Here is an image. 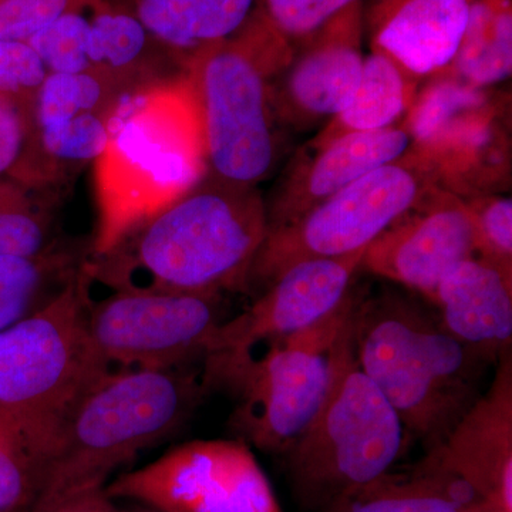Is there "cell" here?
I'll return each instance as SVG.
<instances>
[{"instance_id":"obj_1","label":"cell","mask_w":512,"mask_h":512,"mask_svg":"<svg viewBox=\"0 0 512 512\" xmlns=\"http://www.w3.org/2000/svg\"><path fill=\"white\" fill-rule=\"evenodd\" d=\"M266 234L265 198L258 188L205 173L106 252L84 258V282L109 292L245 291Z\"/></svg>"},{"instance_id":"obj_2","label":"cell","mask_w":512,"mask_h":512,"mask_svg":"<svg viewBox=\"0 0 512 512\" xmlns=\"http://www.w3.org/2000/svg\"><path fill=\"white\" fill-rule=\"evenodd\" d=\"M353 342L363 372L426 451L440 446L481 396L490 363L402 293H360Z\"/></svg>"},{"instance_id":"obj_3","label":"cell","mask_w":512,"mask_h":512,"mask_svg":"<svg viewBox=\"0 0 512 512\" xmlns=\"http://www.w3.org/2000/svg\"><path fill=\"white\" fill-rule=\"evenodd\" d=\"M96 164L100 220L93 255L113 247L207 173L187 74L124 93Z\"/></svg>"},{"instance_id":"obj_4","label":"cell","mask_w":512,"mask_h":512,"mask_svg":"<svg viewBox=\"0 0 512 512\" xmlns=\"http://www.w3.org/2000/svg\"><path fill=\"white\" fill-rule=\"evenodd\" d=\"M204 392L178 369L103 377L60 427L32 508L106 487L117 468L177 429Z\"/></svg>"},{"instance_id":"obj_5","label":"cell","mask_w":512,"mask_h":512,"mask_svg":"<svg viewBox=\"0 0 512 512\" xmlns=\"http://www.w3.org/2000/svg\"><path fill=\"white\" fill-rule=\"evenodd\" d=\"M256 9L237 35L200 53L185 69L198 117L207 174L255 187L278 165L282 127L269 80L292 55Z\"/></svg>"},{"instance_id":"obj_6","label":"cell","mask_w":512,"mask_h":512,"mask_svg":"<svg viewBox=\"0 0 512 512\" xmlns=\"http://www.w3.org/2000/svg\"><path fill=\"white\" fill-rule=\"evenodd\" d=\"M353 315L336 342L325 399L284 454L306 510L322 512L386 476L409 443L402 420L357 362Z\"/></svg>"},{"instance_id":"obj_7","label":"cell","mask_w":512,"mask_h":512,"mask_svg":"<svg viewBox=\"0 0 512 512\" xmlns=\"http://www.w3.org/2000/svg\"><path fill=\"white\" fill-rule=\"evenodd\" d=\"M109 373L87 333L82 269L55 299L0 332V417L49 457L77 402Z\"/></svg>"},{"instance_id":"obj_8","label":"cell","mask_w":512,"mask_h":512,"mask_svg":"<svg viewBox=\"0 0 512 512\" xmlns=\"http://www.w3.org/2000/svg\"><path fill=\"white\" fill-rule=\"evenodd\" d=\"M345 302L315 325L265 345L262 353L204 357L202 384L228 387L237 396L232 426L248 443L285 454L325 399L333 352L360 298Z\"/></svg>"},{"instance_id":"obj_9","label":"cell","mask_w":512,"mask_h":512,"mask_svg":"<svg viewBox=\"0 0 512 512\" xmlns=\"http://www.w3.org/2000/svg\"><path fill=\"white\" fill-rule=\"evenodd\" d=\"M403 126L437 187L463 200L510 188V93L436 74L420 84Z\"/></svg>"},{"instance_id":"obj_10","label":"cell","mask_w":512,"mask_h":512,"mask_svg":"<svg viewBox=\"0 0 512 512\" xmlns=\"http://www.w3.org/2000/svg\"><path fill=\"white\" fill-rule=\"evenodd\" d=\"M434 188L433 175L409 151L320 202L298 220L269 231L252 265L249 286L269 285L292 265L309 259L365 252Z\"/></svg>"},{"instance_id":"obj_11","label":"cell","mask_w":512,"mask_h":512,"mask_svg":"<svg viewBox=\"0 0 512 512\" xmlns=\"http://www.w3.org/2000/svg\"><path fill=\"white\" fill-rule=\"evenodd\" d=\"M218 296L174 292H109L87 298V333L109 375L173 370L207 355L220 325Z\"/></svg>"},{"instance_id":"obj_12","label":"cell","mask_w":512,"mask_h":512,"mask_svg":"<svg viewBox=\"0 0 512 512\" xmlns=\"http://www.w3.org/2000/svg\"><path fill=\"white\" fill-rule=\"evenodd\" d=\"M157 512H285L247 443L195 440L106 484Z\"/></svg>"},{"instance_id":"obj_13","label":"cell","mask_w":512,"mask_h":512,"mask_svg":"<svg viewBox=\"0 0 512 512\" xmlns=\"http://www.w3.org/2000/svg\"><path fill=\"white\" fill-rule=\"evenodd\" d=\"M124 93L96 73L47 74L32 101V136L19 183L49 191L99 160Z\"/></svg>"},{"instance_id":"obj_14","label":"cell","mask_w":512,"mask_h":512,"mask_svg":"<svg viewBox=\"0 0 512 512\" xmlns=\"http://www.w3.org/2000/svg\"><path fill=\"white\" fill-rule=\"evenodd\" d=\"M363 39L365 0L293 46L288 62L269 80L282 130L322 127L345 109L362 76Z\"/></svg>"},{"instance_id":"obj_15","label":"cell","mask_w":512,"mask_h":512,"mask_svg":"<svg viewBox=\"0 0 512 512\" xmlns=\"http://www.w3.org/2000/svg\"><path fill=\"white\" fill-rule=\"evenodd\" d=\"M363 254L292 265L248 309L218 325L205 357L244 355L326 318L355 289Z\"/></svg>"},{"instance_id":"obj_16","label":"cell","mask_w":512,"mask_h":512,"mask_svg":"<svg viewBox=\"0 0 512 512\" xmlns=\"http://www.w3.org/2000/svg\"><path fill=\"white\" fill-rule=\"evenodd\" d=\"M476 255L466 201L437 187L366 248L362 269L433 302L441 281Z\"/></svg>"},{"instance_id":"obj_17","label":"cell","mask_w":512,"mask_h":512,"mask_svg":"<svg viewBox=\"0 0 512 512\" xmlns=\"http://www.w3.org/2000/svg\"><path fill=\"white\" fill-rule=\"evenodd\" d=\"M410 146L403 123L386 130L346 134L322 146L305 144L265 200L268 232L291 224L365 175L400 160Z\"/></svg>"},{"instance_id":"obj_18","label":"cell","mask_w":512,"mask_h":512,"mask_svg":"<svg viewBox=\"0 0 512 512\" xmlns=\"http://www.w3.org/2000/svg\"><path fill=\"white\" fill-rule=\"evenodd\" d=\"M487 392L427 456L454 471L488 503L512 512V356L505 353Z\"/></svg>"},{"instance_id":"obj_19","label":"cell","mask_w":512,"mask_h":512,"mask_svg":"<svg viewBox=\"0 0 512 512\" xmlns=\"http://www.w3.org/2000/svg\"><path fill=\"white\" fill-rule=\"evenodd\" d=\"M473 0H369L365 35L370 50L426 82L450 66L466 30Z\"/></svg>"},{"instance_id":"obj_20","label":"cell","mask_w":512,"mask_h":512,"mask_svg":"<svg viewBox=\"0 0 512 512\" xmlns=\"http://www.w3.org/2000/svg\"><path fill=\"white\" fill-rule=\"evenodd\" d=\"M433 303L444 328L497 365L512 345V269L476 255L441 281Z\"/></svg>"},{"instance_id":"obj_21","label":"cell","mask_w":512,"mask_h":512,"mask_svg":"<svg viewBox=\"0 0 512 512\" xmlns=\"http://www.w3.org/2000/svg\"><path fill=\"white\" fill-rule=\"evenodd\" d=\"M87 12L90 69L121 92L185 73L119 0H92Z\"/></svg>"},{"instance_id":"obj_22","label":"cell","mask_w":512,"mask_h":512,"mask_svg":"<svg viewBox=\"0 0 512 512\" xmlns=\"http://www.w3.org/2000/svg\"><path fill=\"white\" fill-rule=\"evenodd\" d=\"M184 70L204 50L237 35L259 0H119Z\"/></svg>"},{"instance_id":"obj_23","label":"cell","mask_w":512,"mask_h":512,"mask_svg":"<svg viewBox=\"0 0 512 512\" xmlns=\"http://www.w3.org/2000/svg\"><path fill=\"white\" fill-rule=\"evenodd\" d=\"M420 84L390 57L370 50L352 99L306 144L322 146L346 134L399 126L409 113Z\"/></svg>"},{"instance_id":"obj_24","label":"cell","mask_w":512,"mask_h":512,"mask_svg":"<svg viewBox=\"0 0 512 512\" xmlns=\"http://www.w3.org/2000/svg\"><path fill=\"white\" fill-rule=\"evenodd\" d=\"M511 73L512 0H473L456 56L441 74L495 89L508 82Z\"/></svg>"},{"instance_id":"obj_25","label":"cell","mask_w":512,"mask_h":512,"mask_svg":"<svg viewBox=\"0 0 512 512\" xmlns=\"http://www.w3.org/2000/svg\"><path fill=\"white\" fill-rule=\"evenodd\" d=\"M83 261L62 245L39 256L0 255V332L55 299Z\"/></svg>"},{"instance_id":"obj_26","label":"cell","mask_w":512,"mask_h":512,"mask_svg":"<svg viewBox=\"0 0 512 512\" xmlns=\"http://www.w3.org/2000/svg\"><path fill=\"white\" fill-rule=\"evenodd\" d=\"M43 191L0 178V255L39 256L60 247Z\"/></svg>"},{"instance_id":"obj_27","label":"cell","mask_w":512,"mask_h":512,"mask_svg":"<svg viewBox=\"0 0 512 512\" xmlns=\"http://www.w3.org/2000/svg\"><path fill=\"white\" fill-rule=\"evenodd\" d=\"M491 508V507H490ZM488 508V510H490ZM322 512H487L450 503L412 474H393L340 498Z\"/></svg>"},{"instance_id":"obj_28","label":"cell","mask_w":512,"mask_h":512,"mask_svg":"<svg viewBox=\"0 0 512 512\" xmlns=\"http://www.w3.org/2000/svg\"><path fill=\"white\" fill-rule=\"evenodd\" d=\"M43 473L45 460L35 444L0 417V512H29Z\"/></svg>"},{"instance_id":"obj_29","label":"cell","mask_w":512,"mask_h":512,"mask_svg":"<svg viewBox=\"0 0 512 512\" xmlns=\"http://www.w3.org/2000/svg\"><path fill=\"white\" fill-rule=\"evenodd\" d=\"M89 3L66 13L29 40V45L45 64L47 73H92L89 60Z\"/></svg>"},{"instance_id":"obj_30","label":"cell","mask_w":512,"mask_h":512,"mask_svg":"<svg viewBox=\"0 0 512 512\" xmlns=\"http://www.w3.org/2000/svg\"><path fill=\"white\" fill-rule=\"evenodd\" d=\"M477 255L512 269V200L505 192L466 198Z\"/></svg>"},{"instance_id":"obj_31","label":"cell","mask_w":512,"mask_h":512,"mask_svg":"<svg viewBox=\"0 0 512 512\" xmlns=\"http://www.w3.org/2000/svg\"><path fill=\"white\" fill-rule=\"evenodd\" d=\"M362 0H259V12L289 45L311 36L343 10Z\"/></svg>"},{"instance_id":"obj_32","label":"cell","mask_w":512,"mask_h":512,"mask_svg":"<svg viewBox=\"0 0 512 512\" xmlns=\"http://www.w3.org/2000/svg\"><path fill=\"white\" fill-rule=\"evenodd\" d=\"M90 0H0V42H26Z\"/></svg>"},{"instance_id":"obj_33","label":"cell","mask_w":512,"mask_h":512,"mask_svg":"<svg viewBox=\"0 0 512 512\" xmlns=\"http://www.w3.org/2000/svg\"><path fill=\"white\" fill-rule=\"evenodd\" d=\"M45 64L26 42H0V94L32 103L47 77Z\"/></svg>"},{"instance_id":"obj_34","label":"cell","mask_w":512,"mask_h":512,"mask_svg":"<svg viewBox=\"0 0 512 512\" xmlns=\"http://www.w3.org/2000/svg\"><path fill=\"white\" fill-rule=\"evenodd\" d=\"M32 136V103L0 94V178L18 180Z\"/></svg>"},{"instance_id":"obj_35","label":"cell","mask_w":512,"mask_h":512,"mask_svg":"<svg viewBox=\"0 0 512 512\" xmlns=\"http://www.w3.org/2000/svg\"><path fill=\"white\" fill-rule=\"evenodd\" d=\"M29 512H119L104 488L84 491L72 497L63 498L45 507L32 508Z\"/></svg>"},{"instance_id":"obj_36","label":"cell","mask_w":512,"mask_h":512,"mask_svg":"<svg viewBox=\"0 0 512 512\" xmlns=\"http://www.w3.org/2000/svg\"><path fill=\"white\" fill-rule=\"evenodd\" d=\"M487 512H511L504 510V508L501 507H491L490 510H487Z\"/></svg>"}]
</instances>
